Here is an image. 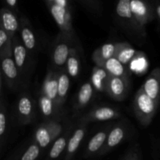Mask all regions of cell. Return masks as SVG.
<instances>
[{"instance_id":"obj_1","label":"cell","mask_w":160,"mask_h":160,"mask_svg":"<svg viewBox=\"0 0 160 160\" xmlns=\"http://www.w3.org/2000/svg\"><path fill=\"white\" fill-rule=\"evenodd\" d=\"M158 104L150 98L141 88L135 94L133 101V109L137 120L142 126H148L152 121L157 111Z\"/></svg>"},{"instance_id":"obj_2","label":"cell","mask_w":160,"mask_h":160,"mask_svg":"<svg viewBox=\"0 0 160 160\" xmlns=\"http://www.w3.org/2000/svg\"><path fill=\"white\" fill-rule=\"evenodd\" d=\"M1 76L5 84L11 90H15L20 82V71L12 56V48L0 54Z\"/></svg>"},{"instance_id":"obj_3","label":"cell","mask_w":160,"mask_h":160,"mask_svg":"<svg viewBox=\"0 0 160 160\" xmlns=\"http://www.w3.org/2000/svg\"><path fill=\"white\" fill-rule=\"evenodd\" d=\"M62 131L61 123L55 120H47L39 125L34 133V142H37L42 148H46L52 142L60 136Z\"/></svg>"},{"instance_id":"obj_4","label":"cell","mask_w":160,"mask_h":160,"mask_svg":"<svg viewBox=\"0 0 160 160\" xmlns=\"http://www.w3.org/2000/svg\"><path fill=\"white\" fill-rule=\"evenodd\" d=\"M16 116L17 121L21 125L32 123L35 118V102L28 92H23L16 104Z\"/></svg>"},{"instance_id":"obj_5","label":"cell","mask_w":160,"mask_h":160,"mask_svg":"<svg viewBox=\"0 0 160 160\" xmlns=\"http://www.w3.org/2000/svg\"><path fill=\"white\" fill-rule=\"evenodd\" d=\"M51 12L55 21L56 22L58 27L61 30V32H62L61 35L63 36L65 38L71 42L74 41L75 34L69 20L68 14L67 13L64 6L58 3L52 5L51 7Z\"/></svg>"},{"instance_id":"obj_6","label":"cell","mask_w":160,"mask_h":160,"mask_svg":"<svg viewBox=\"0 0 160 160\" xmlns=\"http://www.w3.org/2000/svg\"><path fill=\"white\" fill-rule=\"evenodd\" d=\"M129 78H118V77H109L107 86H106V93L116 101L121 102L128 96L130 91Z\"/></svg>"},{"instance_id":"obj_7","label":"cell","mask_w":160,"mask_h":160,"mask_svg":"<svg viewBox=\"0 0 160 160\" xmlns=\"http://www.w3.org/2000/svg\"><path fill=\"white\" fill-rule=\"evenodd\" d=\"M120 112L117 108L109 106H95L88 113L81 117L80 120L89 123L95 121H107L120 117Z\"/></svg>"},{"instance_id":"obj_8","label":"cell","mask_w":160,"mask_h":160,"mask_svg":"<svg viewBox=\"0 0 160 160\" xmlns=\"http://www.w3.org/2000/svg\"><path fill=\"white\" fill-rule=\"evenodd\" d=\"M127 134H128V129L124 123H119L112 127L108 134L106 143L98 156H105L113 150L116 147L120 145L126 138Z\"/></svg>"},{"instance_id":"obj_9","label":"cell","mask_w":160,"mask_h":160,"mask_svg":"<svg viewBox=\"0 0 160 160\" xmlns=\"http://www.w3.org/2000/svg\"><path fill=\"white\" fill-rule=\"evenodd\" d=\"M70 43L71 42L61 35L59 40L55 45L52 53V60L56 70L65 69L72 48Z\"/></svg>"},{"instance_id":"obj_10","label":"cell","mask_w":160,"mask_h":160,"mask_svg":"<svg viewBox=\"0 0 160 160\" xmlns=\"http://www.w3.org/2000/svg\"><path fill=\"white\" fill-rule=\"evenodd\" d=\"M12 56L17 68L20 74L23 75L28 70L29 65V52L22 42L21 38L18 35H15L12 38Z\"/></svg>"},{"instance_id":"obj_11","label":"cell","mask_w":160,"mask_h":160,"mask_svg":"<svg viewBox=\"0 0 160 160\" xmlns=\"http://www.w3.org/2000/svg\"><path fill=\"white\" fill-rule=\"evenodd\" d=\"M117 13L119 17L128 21L130 28L134 30L138 35L145 37V29L139 25L133 15L131 10V0H119L117 6Z\"/></svg>"},{"instance_id":"obj_12","label":"cell","mask_w":160,"mask_h":160,"mask_svg":"<svg viewBox=\"0 0 160 160\" xmlns=\"http://www.w3.org/2000/svg\"><path fill=\"white\" fill-rule=\"evenodd\" d=\"M87 127L88 123L79 120V124L71 134L68 142L66 149L65 160H71L77 152L87 132Z\"/></svg>"},{"instance_id":"obj_13","label":"cell","mask_w":160,"mask_h":160,"mask_svg":"<svg viewBox=\"0 0 160 160\" xmlns=\"http://www.w3.org/2000/svg\"><path fill=\"white\" fill-rule=\"evenodd\" d=\"M145 93L155 102H160V67L155 68L145 79L142 86Z\"/></svg>"},{"instance_id":"obj_14","label":"cell","mask_w":160,"mask_h":160,"mask_svg":"<svg viewBox=\"0 0 160 160\" xmlns=\"http://www.w3.org/2000/svg\"><path fill=\"white\" fill-rule=\"evenodd\" d=\"M58 78L59 70L56 69L48 70L43 84L41 92L55 102L58 106Z\"/></svg>"},{"instance_id":"obj_15","label":"cell","mask_w":160,"mask_h":160,"mask_svg":"<svg viewBox=\"0 0 160 160\" xmlns=\"http://www.w3.org/2000/svg\"><path fill=\"white\" fill-rule=\"evenodd\" d=\"M110 129L111 128H109V127L105 128L98 131L95 135L92 136V138L90 139L87 146H86L85 150H84V157H92L94 155H98L99 153V152L101 151L102 148L104 146L105 143H106V141L107 139L108 134H109Z\"/></svg>"},{"instance_id":"obj_16","label":"cell","mask_w":160,"mask_h":160,"mask_svg":"<svg viewBox=\"0 0 160 160\" xmlns=\"http://www.w3.org/2000/svg\"><path fill=\"white\" fill-rule=\"evenodd\" d=\"M131 10L135 20L143 28L153 17L149 8L140 0H131Z\"/></svg>"},{"instance_id":"obj_17","label":"cell","mask_w":160,"mask_h":160,"mask_svg":"<svg viewBox=\"0 0 160 160\" xmlns=\"http://www.w3.org/2000/svg\"><path fill=\"white\" fill-rule=\"evenodd\" d=\"M95 93V88L91 82H86L80 88L75 100L73 109L76 111L84 109L92 100Z\"/></svg>"},{"instance_id":"obj_18","label":"cell","mask_w":160,"mask_h":160,"mask_svg":"<svg viewBox=\"0 0 160 160\" xmlns=\"http://www.w3.org/2000/svg\"><path fill=\"white\" fill-rule=\"evenodd\" d=\"M97 66L104 68L111 76L125 78H129L130 77L129 71L127 69L126 66L123 65L116 57L110 58Z\"/></svg>"},{"instance_id":"obj_19","label":"cell","mask_w":160,"mask_h":160,"mask_svg":"<svg viewBox=\"0 0 160 160\" xmlns=\"http://www.w3.org/2000/svg\"><path fill=\"white\" fill-rule=\"evenodd\" d=\"M109 77H110L109 73L104 68L95 65L92 70L91 83L95 90L106 93V86H107Z\"/></svg>"},{"instance_id":"obj_20","label":"cell","mask_w":160,"mask_h":160,"mask_svg":"<svg viewBox=\"0 0 160 160\" xmlns=\"http://www.w3.org/2000/svg\"><path fill=\"white\" fill-rule=\"evenodd\" d=\"M39 109L42 116L48 120H52L59 112V108L56 102L45 95L40 92L38 97Z\"/></svg>"},{"instance_id":"obj_21","label":"cell","mask_w":160,"mask_h":160,"mask_svg":"<svg viewBox=\"0 0 160 160\" xmlns=\"http://www.w3.org/2000/svg\"><path fill=\"white\" fill-rule=\"evenodd\" d=\"M117 48V42L106 43L98 47L92 53V60L95 65H99L102 62L114 57Z\"/></svg>"},{"instance_id":"obj_22","label":"cell","mask_w":160,"mask_h":160,"mask_svg":"<svg viewBox=\"0 0 160 160\" xmlns=\"http://www.w3.org/2000/svg\"><path fill=\"white\" fill-rule=\"evenodd\" d=\"M138 52L135 48L127 42H117V48L114 57L117 58L123 65L127 66L136 57Z\"/></svg>"},{"instance_id":"obj_23","label":"cell","mask_w":160,"mask_h":160,"mask_svg":"<svg viewBox=\"0 0 160 160\" xmlns=\"http://www.w3.org/2000/svg\"><path fill=\"white\" fill-rule=\"evenodd\" d=\"M20 38L24 46L29 52V54L34 53L37 48V40L32 28L29 23H26L23 20L20 27Z\"/></svg>"},{"instance_id":"obj_24","label":"cell","mask_w":160,"mask_h":160,"mask_svg":"<svg viewBox=\"0 0 160 160\" xmlns=\"http://www.w3.org/2000/svg\"><path fill=\"white\" fill-rule=\"evenodd\" d=\"M70 84V75L67 73L66 69L59 70L58 78V106L59 109L63 106L67 100Z\"/></svg>"},{"instance_id":"obj_25","label":"cell","mask_w":160,"mask_h":160,"mask_svg":"<svg viewBox=\"0 0 160 160\" xmlns=\"http://www.w3.org/2000/svg\"><path fill=\"white\" fill-rule=\"evenodd\" d=\"M70 132H71V128H69V130H67V131H65L62 135L59 136L55 141L48 153V159L50 160L58 159L60 155L63 152L64 150L67 149L68 142L71 136Z\"/></svg>"},{"instance_id":"obj_26","label":"cell","mask_w":160,"mask_h":160,"mask_svg":"<svg viewBox=\"0 0 160 160\" xmlns=\"http://www.w3.org/2000/svg\"><path fill=\"white\" fill-rule=\"evenodd\" d=\"M1 27L12 38L17 35L16 33L20 28L17 17L8 10H3L2 12Z\"/></svg>"},{"instance_id":"obj_27","label":"cell","mask_w":160,"mask_h":160,"mask_svg":"<svg viewBox=\"0 0 160 160\" xmlns=\"http://www.w3.org/2000/svg\"><path fill=\"white\" fill-rule=\"evenodd\" d=\"M67 73L73 78H78L81 70V60L78 49L72 47L65 67Z\"/></svg>"},{"instance_id":"obj_28","label":"cell","mask_w":160,"mask_h":160,"mask_svg":"<svg viewBox=\"0 0 160 160\" xmlns=\"http://www.w3.org/2000/svg\"><path fill=\"white\" fill-rule=\"evenodd\" d=\"M8 111L4 102V97L1 96L0 104V140L2 145L8 131Z\"/></svg>"},{"instance_id":"obj_29","label":"cell","mask_w":160,"mask_h":160,"mask_svg":"<svg viewBox=\"0 0 160 160\" xmlns=\"http://www.w3.org/2000/svg\"><path fill=\"white\" fill-rule=\"evenodd\" d=\"M12 38L2 27H0V54L12 47Z\"/></svg>"},{"instance_id":"obj_30","label":"cell","mask_w":160,"mask_h":160,"mask_svg":"<svg viewBox=\"0 0 160 160\" xmlns=\"http://www.w3.org/2000/svg\"><path fill=\"white\" fill-rule=\"evenodd\" d=\"M41 149L42 148L40 147V145L37 142H34L25 151L20 160H36L40 155Z\"/></svg>"},{"instance_id":"obj_31","label":"cell","mask_w":160,"mask_h":160,"mask_svg":"<svg viewBox=\"0 0 160 160\" xmlns=\"http://www.w3.org/2000/svg\"><path fill=\"white\" fill-rule=\"evenodd\" d=\"M122 160H141V156L138 148H132L130 150Z\"/></svg>"},{"instance_id":"obj_32","label":"cell","mask_w":160,"mask_h":160,"mask_svg":"<svg viewBox=\"0 0 160 160\" xmlns=\"http://www.w3.org/2000/svg\"><path fill=\"white\" fill-rule=\"evenodd\" d=\"M6 2L8 3L9 6L13 7V6L16 5V3H17V0H6Z\"/></svg>"},{"instance_id":"obj_33","label":"cell","mask_w":160,"mask_h":160,"mask_svg":"<svg viewBox=\"0 0 160 160\" xmlns=\"http://www.w3.org/2000/svg\"><path fill=\"white\" fill-rule=\"evenodd\" d=\"M156 13H157L158 17L160 19V5H159L157 8H156Z\"/></svg>"}]
</instances>
